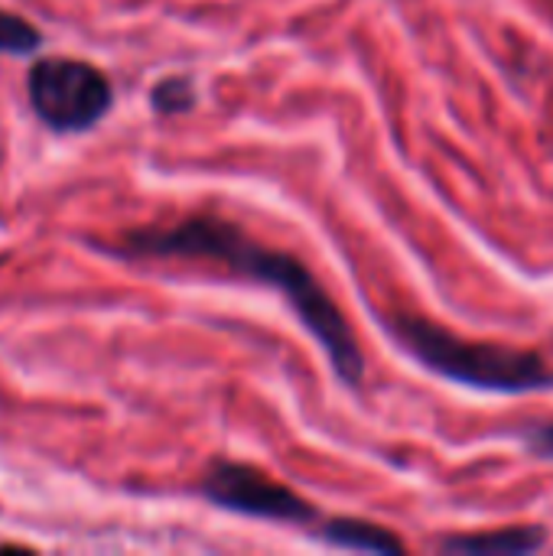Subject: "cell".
I'll return each mask as SVG.
<instances>
[{
    "label": "cell",
    "instance_id": "1",
    "mask_svg": "<svg viewBox=\"0 0 553 556\" xmlns=\"http://www.w3.org/2000/svg\"><path fill=\"white\" fill-rule=\"evenodd\" d=\"M91 248L117 261H202L225 267L231 277L261 283L287 300L345 388H359L365 378L362 345L323 280L297 254L254 241L238 222L225 215L199 212L173 225L127 228L114 241H95Z\"/></svg>",
    "mask_w": 553,
    "mask_h": 556
},
{
    "label": "cell",
    "instance_id": "2",
    "mask_svg": "<svg viewBox=\"0 0 553 556\" xmlns=\"http://www.w3.org/2000/svg\"><path fill=\"white\" fill-rule=\"evenodd\" d=\"M388 336L427 371L482 394H541L553 391V365L531 349L463 339L433 319L407 309L381 316Z\"/></svg>",
    "mask_w": 553,
    "mask_h": 556
},
{
    "label": "cell",
    "instance_id": "3",
    "mask_svg": "<svg viewBox=\"0 0 553 556\" xmlns=\"http://www.w3.org/2000/svg\"><path fill=\"white\" fill-rule=\"evenodd\" d=\"M26 101L49 134L78 137L111 114L114 85L108 72L88 59L36 55L26 68Z\"/></svg>",
    "mask_w": 553,
    "mask_h": 556
},
{
    "label": "cell",
    "instance_id": "4",
    "mask_svg": "<svg viewBox=\"0 0 553 556\" xmlns=\"http://www.w3.org/2000/svg\"><path fill=\"white\" fill-rule=\"evenodd\" d=\"M196 495L218 511L254 518V521H274L293 528L319 525V508L310 498L238 459H212L196 485Z\"/></svg>",
    "mask_w": 553,
    "mask_h": 556
},
{
    "label": "cell",
    "instance_id": "5",
    "mask_svg": "<svg viewBox=\"0 0 553 556\" xmlns=\"http://www.w3.org/2000/svg\"><path fill=\"white\" fill-rule=\"evenodd\" d=\"M548 547V531L538 525H512L499 531L476 534H450L437 544V551L460 556H525Z\"/></svg>",
    "mask_w": 553,
    "mask_h": 556
},
{
    "label": "cell",
    "instance_id": "6",
    "mask_svg": "<svg viewBox=\"0 0 553 556\" xmlns=\"http://www.w3.org/2000/svg\"><path fill=\"white\" fill-rule=\"evenodd\" d=\"M313 534L329 544V547H339V551H359V554H404V541L385 528V525H375V521H365V518H329V521H319L313 528Z\"/></svg>",
    "mask_w": 553,
    "mask_h": 556
},
{
    "label": "cell",
    "instance_id": "7",
    "mask_svg": "<svg viewBox=\"0 0 553 556\" xmlns=\"http://www.w3.org/2000/svg\"><path fill=\"white\" fill-rule=\"evenodd\" d=\"M46 46V36L36 23H29L23 13H13L0 7V55L10 59H36Z\"/></svg>",
    "mask_w": 553,
    "mask_h": 556
},
{
    "label": "cell",
    "instance_id": "8",
    "mask_svg": "<svg viewBox=\"0 0 553 556\" xmlns=\"http://www.w3.org/2000/svg\"><path fill=\"white\" fill-rule=\"evenodd\" d=\"M147 101H150L153 114L176 117V114H189L199 104V91H196V81L189 75H166V78L153 81Z\"/></svg>",
    "mask_w": 553,
    "mask_h": 556
},
{
    "label": "cell",
    "instance_id": "9",
    "mask_svg": "<svg viewBox=\"0 0 553 556\" xmlns=\"http://www.w3.org/2000/svg\"><path fill=\"white\" fill-rule=\"evenodd\" d=\"M521 443H525L528 456H535V459H551L553 463V420L535 424V427H525Z\"/></svg>",
    "mask_w": 553,
    "mask_h": 556
}]
</instances>
